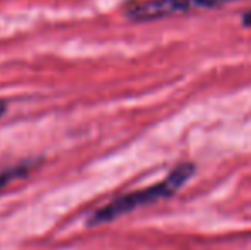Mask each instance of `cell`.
<instances>
[{
  "label": "cell",
  "mask_w": 251,
  "mask_h": 250,
  "mask_svg": "<svg viewBox=\"0 0 251 250\" xmlns=\"http://www.w3.org/2000/svg\"><path fill=\"white\" fill-rule=\"evenodd\" d=\"M238 2V0H140L126 5L125 16L130 21L147 23L164 17L179 16V14L192 12V10L214 9L226 3Z\"/></svg>",
  "instance_id": "7a4b0ae2"
},
{
  "label": "cell",
  "mask_w": 251,
  "mask_h": 250,
  "mask_svg": "<svg viewBox=\"0 0 251 250\" xmlns=\"http://www.w3.org/2000/svg\"><path fill=\"white\" fill-rule=\"evenodd\" d=\"M193 175H195V165L179 163L178 167L173 168L168 173V177L159 182V184L152 185V187H147V189L135 190V192L125 194V195H120V197H116V199H113L111 202L106 204V206L94 211L93 216L89 218V224L96 226V224L109 223V221H115V220H118V218L125 216V214L132 213L137 207L149 206V204H154L162 199H169V197L175 195Z\"/></svg>",
  "instance_id": "6da1fadb"
},
{
  "label": "cell",
  "mask_w": 251,
  "mask_h": 250,
  "mask_svg": "<svg viewBox=\"0 0 251 250\" xmlns=\"http://www.w3.org/2000/svg\"><path fill=\"white\" fill-rule=\"evenodd\" d=\"M31 167H33V163H21L0 171V192L9 187V184H12L14 180H21L26 177L31 171Z\"/></svg>",
  "instance_id": "3957f363"
},
{
  "label": "cell",
  "mask_w": 251,
  "mask_h": 250,
  "mask_svg": "<svg viewBox=\"0 0 251 250\" xmlns=\"http://www.w3.org/2000/svg\"><path fill=\"white\" fill-rule=\"evenodd\" d=\"M241 21H243V24H245L246 28H251V10H248V12L243 16Z\"/></svg>",
  "instance_id": "277c9868"
},
{
  "label": "cell",
  "mask_w": 251,
  "mask_h": 250,
  "mask_svg": "<svg viewBox=\"0 0 251 250\" xmlns=\"http://www.w3.org/2000/svg\"><path fill=\"white\" fill-rule=\"evenodd\" d=\"M5 110H7V105H5V101H0V117H2V115L5 113Z\"/></svg>",
  "instance_id": "5b68a950"
}]
</instances>
